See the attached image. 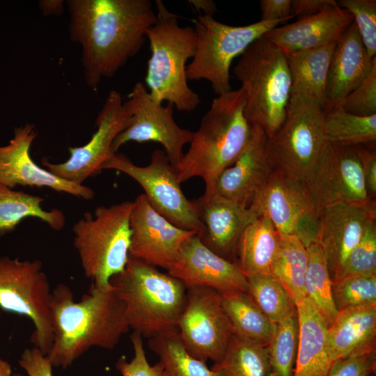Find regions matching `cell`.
Instances as JSON below:
<instances>
[{
	"label": "cell",
	"mask_w": 376,
	"mask_h": 376,
	"mask_svg": "<svg viewBox=\"0 0 376 376\" xmlns=\"http://www.w3.org/2000/svg\"><path fill=\"white\" fill-rule=\"evenodd\" d=\"M307 252L308 260L304 279L305 295L329 327L336 320L338 312L333 299V281L327 258L317 242L307 247Z\"/></svg>",
	"instance_id": "34"
},
{
	"label": "cell",
	"mask_w": 376,
	"mask_h": 376,
	"mask_svg": "<svg viewBox=\"0 0 376 376\" xmlns=\"http://www.w3.org/2000/svg\"><path fill=\"white\" fill-rule=\"evenodd\" d=\"M375 350L335 360L327 376H370L375 372Z\"/></svg>",
	"instance_id": "43"
},
{
	"label": "cell",
	"mask_w": 376,
	"mask_h": 376,
	"mask_svg": "<svg viewBox=\"0 0 376 376\" xmlns=\"http://www.w3.org/2000/svg\"><path fill=\"white\" fill-rule=\"evenodd\" d=\"M187 288L205 287L220 294L247 292L248 283L237 262L228 260L209 249L197 234L182 244L176 259L167 270Z\"/></svg>",
	"instance_id": "20"
},
{
	"label": "cell",
	"mask_w": 376,
	"mask_h": 376,
	"mask_svg": "<svg viewBox=\"0 0 376 376\" xmlns=\"http://www.w3.org/2000/svg\"><path fill=\"white\" fill-rule=\"evenodd\" d=\"M211 369L218 376H267V347L233 335L223 357Z\"/></svg>",
	"instance_id": "35"
},
{
	"label": "cell",
	"mask_w": 376,
	"mask_h": 376,
	"mask_svg": "<svg viewBox=\"0 0 376 376\" xmlns=\"http://www.w3.org/2000/svg\"><path fill=\"white\" fill-rule=\"evenodd\" d=\"M267 138L260 127L253 126L246 146L234 163L219 175L214 194L249 206L274 171L266 150Z\"/></svg>",
	"instance_id": "22"
},
{
	"label": "cell",
	"mask_w": 376,
	"mask_h": 376,
	"mask_svg": "<svg viewBox=\"0 0 376 376\" xmlns=\"http://www.w3.org/2000/svg\"><path fill=\"white\" fill-rule=\"evenodd\" d=\"M308 260L307 248L299 238L281 237L270 274L284 286L295 303L306 297L304 279Z\"/></svg>",
	"instance_id": "31"
},
{
	"label": "cell",
	"mask_w": 376,
	"mask_h": 376,
	"mask_svg": "<svg viewBox=\"0 0 376 376\" xmlns=\"http://www.w3.org/2000/svg\"><path fill=\"white\" fill-rule=\"evenodd\" d=\"M19 366L28 376H53V366L46 356L36 347L25 349L19 360ZM13 376H22L15 373Z\"/></svg>",
	"instance_id": "44"
},
{
	"label": "cell",
	"mask_w": 376,
	"mask_h": 376,
	"mask_svg": "<svg viewBox=\"0 0 376 376\" xmlns=\"http://www.w3.org/2000/svg\"><path fill=\"white\" fill-rule=\"evenodd\" d=\"M323 113L313 97L291 94L283 124L266 141L274 169L304 182L327 143L322 128Z\"/></svg>",
	"instance_id": "9"
},
{
	"label": "cell",
	"mask_w": 376,
	"mask_h": 376,
	"mask_svg": "<svg viewBox=\"0 0 376 376\" xmlns=\"http://www.w3.org/2000/svg\"><path fill=\"white\" fill-rule=\"evenodd\" d=\"M280 240V235L265 214L245 228L240 237L236 253L237 264L246 277L254 274H270Z\"/></svg>",
	"instance_id": "28"
},
{
	"label": "cell",
	"mask_w": 376,
	"mask_h": 376,
	"mask_svg": "<svg viewBox=\"0 0 376 376\" xmlns=\"http://www.w3.org/2000/svg\"><path fill=\"white\" fill-rule=\"evenodd\" d=\"M352 275H376L375 219L367 224L360 241L347 258L338 280Z\"/></svg>",
	"instance_id": "39"
},
{
	"label": "cell",
	"mask_w": 376,
	"mask_h": 376,
	"mask_svg": "<svg viewBox=\"0 0 376 376\" xmlns=\"http://www.w3.org/2000/svg\"><path fill=\"white\" fill-rule=\"evenodd\" d=\"M249 207L267 215L281 237L295 236L306 248L316 242L318 212L304 182L274 169Z\"/></svg>",
	"instance_id": "12"
},
{
	"label": "cell",
	"mask_w": 376,
	"mask_h": 376,
	"mask_svg": "<svg viewBox=\"0 0 376 376\" xmlns=\"http://www.w3.org/2000/svg\"><path fill=\"white\" fill-rule=\"evenodd\" d=\"M322 128L327 143L336 146H361L375 141L376 114L360 116L335 107L324 111Z\"/></svg>",
	"instance_id": "33"
},
{
	"label": "cell",
	"mask_w": 376,
	"mask_h": 376,
	"mask_svg": "<svg viewBox=\"0 0 376 376\" xmlns=\"http://www.w3.org/2000/svg\"><path fill=\"white\" fill-rule=\"evenodd\" d=\"M298 335L297 313L276 324L274 336L266 347L269 364L267 376H293Z\"/></svg>",
	"instance_id": "37"
},
{
	"label": "cell",
	"mask_w": 376,
	"mask_h": 376,
	"mask_svg": "<svg viewBox=\"0 0 376 376\" xmlns=\"http://www.w3.org/2000/svg\"><path fill=\"white\" fill-rule=\"evenodd\" d=\"M52 344L46 357L53 367L66 368L93 347L113 349L130 329L123 301L113 288L90 287L75 301L71 289L58 283L52 291Z\"/></svg>",
	"instance_id": "2"
},
{
	"label": "cell",
	"mask_w": 376,
	"mask_h": 376,
	"mask_svg": "<svg viewBox=\"0 0 376 376\" xmlns=\"http://www.w3.org/2000/svg\"><path fill=\"white\" fill-rule=\"evenodd\" d=\"M37 136L36 127L26 123L15 129L8 145L0 146V184L10 189L18 185L45 187L85 200L93 199L95 191L91 187L61 179L33 162L30 149Z\"/></svg>",
	"instance_id": "19"
},
{
	"label": "cell",
	"mask_w": 376,
	"mask_h": 376,
	"mask_svg": "<svg viewBox=\"0 0 376 376\" xmlns=\"http://www.w3.org/2000/svg\"><path fill=\"white\" fill-rule=\"evenodd\" d=\"M233 72L245 93L246 119L272 136L285 120L291 97L285 54L262 36L242 53Z\"/></svg>",
	"instance_id": "6"
},
{
	"label": "cell",
	"mask_w": 376,
	"mask_h": 376,
	"mask_svg": "<svg viewBox=\"0 0 376 376\" xmlns=\"http://www.w3.org/2000/svg\"><path fill=\"white\" fill-rule=\"evenodd\" d=\"M187 289L186 303L178 322L180 339L195 358L217 362L234 335L221 294L205 287Z\"/></svg>",
	"instance_id": "13"
},
{
	"label": "cell",
	"mask_w": 376,
	"mask_h": 376,
	"mask_svg": "<svg viewBox=\"0 0 376 376\" xmlns=\"http://www.w3.org/2000/svg\"><path fill=\"white\" fill-rule=\"evenodd\" d=\"M132 113L130 125L116 138L112 152L129 141L160 143L171 163L175 166L183 156L184 146L191 141L193 133L180 127L173 118L174 105L156 102L142 82H137L125 102Z\"/></svg>",
	"instance_id": "15"
},
{
	"label": "cell",
	"mask_w": 376,
	"mask_h": 376,
	"mask_svg": "<svg viewBox=\"0 0 376 376\" xmlns=\"http://www.w3.org/2000/svg\"><path fill=\"white\" fill-rule=\"evenodd\" d=\"M132 208L130 201L100 206L73 225V244L91 287L112 288L111 279L125 269L130 258Z\"/></svg>",
	"instance_id": "7"
},
{
	"label": "cell",
	"mask_w": 376,
	"mask_h": 376,
	"mask_svg": "<svg viewBox=\"0 0 376 376\" xmlns=\"http://www.w3.org/2000/svg\"><path fill=\"white\" fill-rule=\"evenodd\" d=\"M376 306L340 311L328 327L331 359L375 350Z\"/></svg>",
	"instance_id": "26"
},
{
	"label": "cell",
	"mask_w": 376,
	"mask_h": 376,
	"mask_svg": "<svg viewBox=\"0 0 376 376\" xmlns=\"http://www.w3.org/2000/svg\"><path fill=\"white\" fill-rule=\"evenodd\" d=\"M376 57L370 58L353 21L338 41L334 51L327 83V105L336 107L368 77Z\"/></svg>",
	"instance_id": "24"
},
{
	"label": "cell",
	"mask_w": 376,
	"mask_h": 376,
	"mask_svg": "<svg viewBox=\"0 0 376 376\" xmlns=\"http://www.w3.org/2000/svg\"><path fill=\"white\" fill-rule=\"evenodd\" d=\"M337 3L353 16L368 56L372 58L376 57V1L340 0Z\"/></svg>",
	"instance_id": "40"
},
{
	"label": "cell",
	"mask_w": 376,
	"mask_h": 376,
	"mask_svg": "<svg viewBox=\"0 0 376 376\" xmlns=\"http://www.w3.org/2000/svg\"><path fill=\"white\" fill-rule=\"evenodd\" d=\"M336 107L360 116L376 114V63L363 81Z\"/></svg>",
	"instance_id": "41"
},
{
	"label": "cell",
	"mask_w": 376,
	"mask_h": 376,
	"mask_svg": "<svg viewBox=\"0 0 376 376\" xmlns=\"http://www.w3.org/2000/svg\"><path fill=\"white\" fill-rule=\"evenodd\" d=\"M132 113L121 95L111 90L96 120V131L84 146L68 148L70 157L63 162L52 163L43 158L45 169L68 182L83 185L89 177L99 173L103 164L113 155L116 138L131 123Z\"/></svg>",
	"instance_id": "14"
},
{
	"label": "cell",
	"mask_w": 376,
	"mask_h": 376,
	"mask_svg": "<svg viewBox=\"0 0 376 376\" xmlns=\"http://www.w3.org/2000/svg\"><path fill=\"white\" fill-rule=\"evenodd\" d=\"M110 283L125 305L133 331L150 338L178 329L187 290L181 281L130 258L125 269L113 276Z\"/></svg>",
	"instance_id": "4"
},
{
	"label": "cell",
	"mask_w": 376,
	"mask_h": 376,
	"mask_svg": "<svg viewBox=\"0 0 376 376\" xmlns=\"http://www.w3.org/2000/svg\"><path fill=\"white\" fill-rule=\"evenodd\" d=\"M336 44L285 54L292 80L291 94L313 97L323 111L327 105L328 73Z\"/></svg>",
	"instance_id": "27"
},
{
	"label": "cell",
	"mask_w": 376,
	"mask_h": 376,
	"mask_svg": "<svg viewBox=\"0 0 376 376\" xmlns=\"http://www.w3.org/2000/svg\"><path fill=\"white\" fill-rule=\"evenodd\" d=\"M11 373L10 365L0 358V376H11Z\"/></svg>",
	"instance_id": "50"
},
{
	"label": "cell",
	"mask_w": 376,
	"mask_h": 376,
	"mask_svg": "<svg viewBox=\"0 0 376 376\" xmlns=\"http://www.w3.org/2000/svg\"><path fill=\"white\" fill-rule=\"evenodd\" d=\"M375 201L336 203L318 214L316 242L327 258L333 283L338 280L347 258L360 241L367 224L376 217Z\"/></svg>",
	"instance_id": "18"
},
{
	"label": "cell",
	"mask_w": 376,
	"mask_h": 376,
	"mask_svg": "<svg viewBox=\"0 0 376 376\" xmlns=\"http://www.w3.org/2000/svg\"><path fill=\"white\" fill-rule=\"evenodd\" d=\"M204 230L203 244L219 256L235 255L245 228L259 216L250 207L216 194L194 200Z\"/></svg>",
	"instance_id": "21"
},
{
	"label": "cell",
	"mask_w": 376,
	"mask_h": 376,
	"mask_svg": "<svg viewBox=\"0 0 376 376\" xmlns=\"http://www.w3.org/2000/svg\"><path fill=\"white\" fill-rule=\"evenodd\" d=\"M354 21L347 10L338 6L299 18L295 22L276 26L263 37L285 54L338 42Z\"/></svg>",
	"instance_id": "23"
},
{
	"label": "cell",
	"mask_w": 376,
	"mask_h": 376,
	"mask_svg": "<svg viewBox=\"0 0 376 376\" xmlns=\"http://www.w3.org/2000/svg\"><path fill=\"white\" fill-rule=\"evenodd\" d=\"M245 102L242 88L213 99L187 152L174 166L180 183L200 177L205 185L203 196L214 194L219 175L234 163L251 138L253 126L244 114Z\"/></svg>",
	"instance_id": "3"
},
{
	"label": "cell",
	"mask_w": 376,
	"mask_h": 376,
	"mask_svg": "<svg viewBox=\"0 0 376 376\" xmlns=\"http://www.w3.org/2000/svg\"><path fill=\"white\" fill-rule=\"evenodd\" d=\"M130 258L166 270L183 243L195 232L179 228L158 213L144 194L132 202L130 218Z\"/></svg>",
	"instance_id": "17"
},
{
	"label": "cell",
	"mask_w": 376,
	"mask_h": 376,
	"mask_svg": "<svg viewBox=\"0 0 376 376\" xmlns=\"http://www.w3.org/2000/svg\"><path fill=\"white\" fill-rule=\"evenodd\" d=\"M295 304L299 335L293 376H327L334 362L327 347L329 327L308 297Z\"/></svg>",
	"instance_id": "25"
},
{
	"label": "cell",
	"mask_w": 376,
	"mask_h": 376,
	"mask_svg": "<svg viewBox=\"0 0 376 376\" xmlns=\"http://www.w3.org/2000/svg\"><path fill=\"white\" fill-rule=\"evenodd\" d=\"M338 312L376 306V275H352L333 283Z\"/></svg>",
	"instance_id": "38"
},
{
	"label": "cell",
	"mask_w": 376,
	"mask_h": 376,
	"mask_svg": "<svg viewBox=\"0 0 376 376\" xmlns=\"http://www.w3.org/2000/svg\"><path fill=\"white\" fill-rule=\"evenodd\" d=\"M157 21L146 33L150 57L146 83L157 103L166 101L178 110L191 111L201 103L199 95L188 85L187 62L194 56L197 38L191 26H181L178 16L162 0H155Z\"/></svg>",
	"instance_id": "5"
},
{
	"label": "cell",
	"mask_w": 376,
	"mask_h": 376,
	"mask_svg": "<svg viewBox=\"0 0 376 376\" xmlns=\"http://www.w3.org/2000/svg\"><path fill=\"white\" fill-rule=\"evenodd\" d=\"M192 22L197 44L194 56L186 68L187 78L207 81L217 95L231 91L230 69L234 58L281 23L279 20H260L247 25L232 26L205 15Z\"/></svg>",
	"instance_id": "8"
},
{
	"label": "cell",
	"mask_w": 376,
	"mask_h": 376,
	"mask_svg": "<svg viewBox=\"0 0 376 376\" xmlns=\"http://www.w3.org/2000/svg\"><path fill=\"white\" fill-rule=\"evenodd\" d=\"M304 184L318 214L336 203L374 201L366 193L356 146L327 143Z\"/></svg>",
	"instance_id": "16"
},
{
	"label": "cell",
	"mask_w": 376,
	"mask_h": 376,
	"mask_svg": "<svg viewBox=\"0 0 376 376\" xmlns=\"http://www.w3.org/2000/svg\"><path fill=\"white\" fill-rule=\"evenodd\" d=\"M63 0H41L39 1V8L46 16L60 15L64 8Z\"/></svg>",
	"instance_id": "48"
},
{
	"label": "cell",
	"mask_w": 376,
	"mask_h": 376,
	"mask_svg": "<svg viewBox=\"0 0 376 376\" xmlns=\"http://www.w3.org/2000/svg\"><path fill=\"white\" fill-rule=\"evenodd\" d=\"M148 345L159 357L166 376H218L205 362L188 352L178 329L150 338Z\"/></svg>",
	"instance_id": "32"
},
{
	"label": "cell",
	"mask_w": 376,
	"mask_h": 376,
	"mask_svg": "<svg viewBox=\"0 0 376 376\" xmlns=\"http://www.w3.org/2000/svg\"><path fill=\"white\" fill-rule=\"evenodd\" d=\"M48 277L38 260L0 257V308L29 318L34 331L31 341L45 356L52 344Z\"/></svg>",
	"instance_id": "10"
},
{
	"label": "cell",
	"mask_w": 376,
	"mask_h": 376,
	"mask_svg": "<svg viewBox=\"0 0 376 376\" xmlns=\"http://www.w3.org/2000/svg\"><path fill=\"white\" fill-rule=\"evenodd\" d=\"M261 21H288L292 17L291 0H261Z\"/></svg>",
	"instance_id": "46"
},
{
	"label": "cell",
	"mask_w": 376,
	"mask_h": 376,
	"mask_svg": "<svg viewBox=\"0 0 376 376\" xmlns=\"http://www.w3.org/2000/svg\"><path fill=\"white\" fill-rule=\"evenodd\" d=\"M292 15L299 18L318 14L338 6L334 0H291Z\"/></svg>",
	"instance_id": "47"
},
{
	"label": "cell",
	"mask_w": 376,
	"mask_h": 376,
	"mask_svg": "<svg viewBox=\"0 0 376 376\" xmlns=\"http://www.w3.org/2000/svg\"><path fill=\"white\" fill-rule=\"evenodd\" d=\"M43 197L16 191L0 184V237L15 230L21 221L33 217L51 228L61 230L65 224L64 213L58 209L42 207Z\"/></svg>",
	"instance_id": "30"
},
{
	"label": "cell",
	"mask_w": 376,
	"mask_h": 376,
	"mask_svg": "<svg viewBox=\"0 0 376 376\" xmlns=\"http://www.w3.org/2000/svg\"><path fill=\"white\" fill-rule=\"evenodd\" d=\"M102 169H113L129 175L142 187L150 205L169 221L198 235L203 233L204 225L197 206L184 195L175 168L164 150H155L146 166H136L126 157L115 153Z\"/></svg>",
	"instance_id": "11"
},
{
	"label": "cell",
	"mask_w": 376,
	"mask_h": 376,
	"mask_svg": "<svg viewBox=\"0 0 376 376\" xmlns=\"http://www.w3.org/2000/svg\"><path fill=\"white\" fill-rule=\"evenodd\" d=\"M189 3L198 11L203 12V15L212 16L217 11L216 3L212 0H189Z\"/></svg>",
	"instance_id": "49"
},
{
	"label": "cell",
	"mask_w": 376,
	"mask_h": 376,
	"mask_svg": "<svg viewBox=\"0 0 376 376\" xmlns=\"http://www.w3.org/2000/svg\"><path fill=\"white\" fill-rule=\"evenodd\" d=\"M68 31L81 49L86 83L97 90L135 56L157 21L150 0H68Z\"/></svg>",
	"instance_id": "1"
},
{
	"label": "cell",
	"mask_w": 376,
	"mask_h": 376,
	"mask_svg": "<svg viewBox=\"0 0 376 376\" xmlns=\"http://www.w3.org/2000/svg\"><path fill=\"white\" fill-rule=\"evenodd\" d=\"M221 297L233 334L267 347L274 336L276 324L266 316L246 292L222 293Z\"/></svg>",
	"instance_id": "29"
},
{
	"label": "cell",
	"mask_w": 376,
	"mask_h": 376,
	"mask_svg": "<svg viewBox=\"0 0 376 376\" xmlns=\"http://www.w3.org/2000/svg\"><path fill=\"white\" fill-rule=\"evenodd\" d=\"M130 338L133 347L134 357L130 361H127L122 356L116 363V368L121 376H166L160 361L155 365H150L148 361L143 336L133 331Z\"/></svg>",
	"instance_id": "42"
},
{
	"label": "cell",
	"mask_w": 376,
	"mask_h": 376,
	"mask_svg": "<svg viewBox=\"0 0 376 376\" xmlns=\"http://www.w3.org/2000/svg\"><path fill=\"white\" fill-rule=\"evenodd\" d=\"M246 279L247 293L272 322L278 324L297 313L295 301L271 274H254L246 276Z\"/></svg>",
	"instance_id": "36"
},
{
	"label": "cell",
	"mask_w": 376,
	"mask_h": 376,
	"mask_svg": "<svg viewBox=\"0 0 376 376\" xmlns=\"http://www.w3.org/2000/svg\"><path fill=\"white\" fill-rule=\"evenodd\" d=\"M360 162L364 185L368 196L375 200L376 195V153L375 149L356 146Z\"/></svg>",
	"instance_id": "45"
}]
</instances>
